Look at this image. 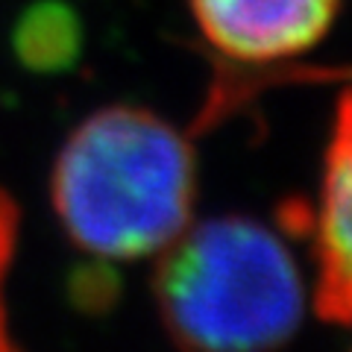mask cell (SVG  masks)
Segmentation results:
<instances>
[{"instance_id":"cell-1","label":"cell","mask_w":352,"mask_h":352,"mask_svg":"<svg viewBox=\"0 0 352 352\" xmlns=\"http://www.w3.org/2000/svg\"><path fill=\"white\" fill-rule=\"evenodd\" d=\"M197 162L182 132L135 106L85 118L59 150L50 200L80 250L103 261L162 252L191 223Z\"/></svg>"},{"instance_id":"cell-2","label":"cell","mask_w":352,"mask_h":352,"mask_svg":"<svg viewBox=\"0 0 352 352\" xmlns=\"http://www.w3.org/2000/svg\"><path fill=\"white\" fill-rule=\"evenodd\" d=\"M156 302L176 344L252 352L302 326L308 288L288 244L258 220L212 217L162 250Z\"/></svg>"},{"instance_id":"cell-3","label":"cell","mask_w":352,"mask_h":352,"mask_svg":"<svg viewBox=\"0 0 352 352\" xmlns=\"http://www.w3.org/2000/svg\"><path fill=\"white\" fill-rule=\"evenodd\" d=\"M340 0H191L206 41L247 65L308 53L335 24Z\"/></svg>"},{"instance_id":"cell-4","label":"cell","mask_w":352,"mask_h":352,"mask_svg":"<svg viewBox=\"0 0 352 352\" xmlns=\"http://www.w3.org/2000/svg\"><path fill=\"white\" fill-rule=\"evenodd\" d=\"M314 244V305L352 323V91L340 97L314 212L302 214Z\"/></svg>"},{"instance_id":"cell-5","label":"cell","mask_w":352,"mask_h":352,"mask_svg":"<svg viewBox=\"0 0 352 352\" xmlns=\"http://www.w3.org/2000/svg\"><path fill=\"white\" fill-rule=\"evenodd\" d=\"M82 27L74 9L59 0L30 6L15 30V50L32 71H65L80 56Z\"/></svg>"},{"instance_id":"cell-6","label":"cell","mask_w":352,"mask_h":352,"mask_svg":"<svg viewBox=\"0 0 352 352\" xmlns=\"http://www.w3.org/2000/svg\"><path fill=\"white\" fill-rule=\"evenodd\" d=\"M15 241H18V208L9 197L0 191V349H9V326H6V302H3V285L6 270L15 256Z\"/></svg>"}]
</instances>
